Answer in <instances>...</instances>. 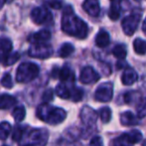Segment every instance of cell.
<instances>
[{"label": "cell", "instance_id": "1", "mask_svg": "<svg viewBox=\"0 0 146 146\" xmlns=\"http://www.w3.org/2000/svg\"><path fill=\"white\" fill-rule=\"evenodd\" d=\"M62 30L70 36L85 39L88 36V27L84 20L78 17L70 5L66 6L62 17Z\"/></svg>", "mask_w": 146, "mask_h": 146}, {"label": "cell", "instance_id": "2", "mask_svg": "<svg viewBox=\"0 0 146 146\" xmlns=\"http://www.w3.org/2000/svg\"><path fill=\"white\" fill-rule=\"evenodd\" d=\"M36 114L41 120L52 125H57L63 122L67 117V112L61 108L49 106L48 104H41L37 108Z\"/></svg>", "mask_w": 146, "mask_h": 146}, {"label": "cell", "instance_id": "3", "mask_svg": "<svg viewBox=\"0 0 146 146\" xmlns=\"http://www.w3.org/2000/svg\"><path fill=\"white\" fill-rule=\"evenodd\" d=\"M23 136L19 141L21 146H45L48 141L49 133L47 129L33 128L29 131L24 130Z\"/></svg>", "mask_w": 146, "mask_h": 146}, {"label": "cell", "instance_id": "4", "mask_svg": "<svg viewBox=\"0 0 146 146\" xmlns=\"http://www.w3.org/2000/svg\"><path fill=\"white\" fill-rule=\"evenodd\" d=\"M39 75V67L34 63L26 62L18 67L16 72V81L18 83L26 84L35 80Z\"/></svg>", "mask_w": 146, "mask_h": 146}, {"label": "cell", "instance_id": "5", "mask_svg": "<svg viewBox=\"0 0 146 146\" xmlns=\"http://www.w3.org/2000/svg\"><path fill=\"white\" fill-rule=\"evenodd\" d=\"M142 140V133L139 130H131L119 135L110 142V146H133Z\"/></svg>", "mask_w": 146, "mask_h": 146}, {"label": "cell", "instance_id": "6", "mask_svg": "<svg viewBox=\"0 0 146 146\" xmlns=\"http://www.w3.org/2000/svg\"><path fill=\"white\" fill-rule=\"evenodd\" d=\"M141 15H142V12L138 9H135L130 15L123 19L122 24H121L122 30L127 36H131L134 34V32L138 27L139 22H140Z\"/></svg>", "mask_w": 146, "mask_h": 146}, {"label": "cell", "instance_id": "7", "mask_svg": "<svg viewBox=\"0 0 146 146\" xmlns=\"http://www.w3.org/2000/svg\"><path fill=\"white\" fill-rule=\"evenodd\" d=\"M28 54L32 58L37 59H47L53 55V49L50 45L45 43L43 44H34L28 51Z\"/></svg>", "mask_w": 146, "mask_h": 146}, {"label": "cell", "instance_id": "8", "mask_svg": "<svg viewBox=\"0 0 146 146\" xmlns=\"http://www.w3.org/2000/svg\"><path fill=\"white\" fill-rule=\"evenodd\" d=\"M113 96V86L111 83L102 84L94 92V100L98 102H110Z\"/></svg>", "mask_w": 146, "mask_h": 146}, {"label": "cell", "instance_id": "9", "mask_svg": "<svg viewBox=\"0 0 146 146\" xmlns=\"http://www.w3.org/2000/svg\"><path fill=\"white\" fill-rule=\"evenodd\" d=\"M31 18L33 22L38 25H42L45 23H49L52 21V14L46 7H36L31 12Z\"/></svg>", "mask_w": 146, "mask_h": 146}, {"label": "cell", "instance_id": "10", "mask_svg": "<svg viewBox=\"0 0 146 146\" xmlns=\"http://www.w3.org/2000/svg\"><path fill=\"white\" fill-rule=\"evenodd\" d=\"M80 116H81V120L83 124H85L87 128H92V126H94V124H96V119H98V113L96 112V110H94L88 106L83 108Z\"/></svg>", "mask_w": 146, "mask_h": 146}, {"label": "cell", "instance_id": "11", "mask_svg": "<svg viewBox=\"0 0 146 146\" xmlns=\"http://www.w3.org/2000/svg\"><path fill=\"white\" fill-rule=\"evenodd\" d=\"M100 75L96 73L94 69H92V67H85L81 72L80 81L85 85H90V84L96 83L100 80Z\"/></svg>", "mask_w": 146, "mask_h": 146}, {"label": "cell", "instance_id": "12", "mask_svg": "<svg viewBox=\"0 0 146 146\" xmlns=\"http://www.w3.org/2000/svg\"><path fill=\"white\" fill-rule=\"evenodd\" d=\"M53 78H59L62 82H74L75 81V74L68 66H65L62 69L55 68L52 72Z\"/></svg>", "mask_w": 146, "mask_h": 146}, {"label": "cell", "instance_id": "13", "mask_svg": "<svg viewBox=\"0 0 146 146\" xmlns=\"http://www.w3.org/2000/svg\"><path fill=\"white\" fill-rule=\"evenodd\" d=\"M83 8L92 17H98L100 12V6L98 0H85L83 3Z\"/></svg>", "mask_w": 146, "mask_h": 146}, {"label": "cell", "instance_id": "14", "mask_svg": "<svg viewBox=\"0 0 146 146\" xmlns=\"http://www.w3.org/2000/svg\"><path fill=\"white\" fill-rule=\"evenodd\" d=\"M51 39V33L48 30H41L29 37V42L33 44H43Z\"/></svg>", "mask_w": 146, "mask_h": 146}, {"label": "cell", "instance_id": "15", "mask_svg": "<svg viewBox=\"0 0 146 146\" xmlns=\"http://www.w3.org/2000/svg\"><path fill=\"white\" fill-rule=\"evenodd\" d=\"M12 51V42L8 38H0V62L3 63Z\"/></svg>", "mask_w": 146, "mask_h": 146}, {"label": "cell", "instance_id": "16", "mask_svg": "<svg viewBox=\"0 0 146 146\" xmlns=\"http://www.w3.org/2000/svg\"><path fill=\"white\" fill-rule=\"evenodd\" d=\"M138 79L137 73L131 68H127L124 72H123L122 76H121V82L123 85L125 86H131L135 83Z\"/></svg>", "mask_w": 146, "mask_h": 146}, {"label": "cell", "instance_id": "17", "mask_svg": "<svg viewBox=\"0 0 146 146\" xmlns=\"http://www.w3.org/2000/svg\"><path fill=\"white\" fill-rule=\"evenodd\" d=\"M138 122V117L135 116L131 111H124L120 114V123L124 126L137 125Z\"/></svg>", "mask_w": 146, "mask_h": 146}, {"label": "cell", "instance_id": "18", "mask_svg": "<svg viewBox=\"0 0 146 146\" xmlns=\"http://www.w3.org/2000/svg\"><path fill=\"white\" fill-rule=\"evenodd\" d=\"M110 34L104 29H102L96 37V44L100 48H106L110 45Z\"/></svg>", "mask_w": 146, "mask_h": 146}, {"label": "cell", "instance_id": "19", "mask_svg": "<svg viewBox=\"0 0 146 146\" xmlns=\"http://www.w3.org/2000/svg\"><path fill=\"white\" fill-rule=\"evenodd\" d=\"M17 102L14 96L7 94H0V110H7L14 106Z\"/></svg>", "mask_w": 146, "mask_h": 146}, {"label": "cell", "instance_id": "20", "mask_svg": "<svg viewBox=\"0 0 146 146\" xmlns=\"http://www.w3.org/2000/svg\"><path fill=\"white\" fill-rule=\"evenodd\" d=\"M119 16H120V2L119 0H112L108 11V17L112 21H115L119 18Z\"/></svg>", "mask_w": 146, "mask_h": 146}, {"label": "cell", "instance_id": "21", "mask_svg": "<svg viewBox=\"0 0 146 146\" xmlns=\"http://www.w3.org/2000/svg\"><path fill=\"white\" fill-rule=\"evenodd\" d=\"M56 94L59 98L64 100H69L71 96V88H69L64 84H60L56 87Z\"/></svg>", "mask_w": 146, "mask_h": 146}, {"label": "cell", "instance_id": "22", "mask_svg": "<svg viewBox=\"0 0 146 146\" xmlns=\"http://www.w3.org/2000/svg\"><path fill=\"white\" fill-rule=\"evenodd\" d=\"M133 48L136 54L144 55L146 54V41L140 38H136L133 42Z\"/></svg>", "mask_w": 146, "mask_h": 146}, {"label": "cell", "instance_id": "23", "mask_svg": "<svg viewBox=\"0 0 146 146\" xmlns=\"http://www.w3.org/2000/svg\"><path fill=\"white\" fill-rule=\"evenodd\" d=\"M74 51H75V48H74L73 45L70 44V43H65V44L62 45L61 48H60L59 56L61 57V58H67V57L71 56V55L73 54Z\"/></svg>", "mask_w": 146, "mask_h": 146}, {"label": "cell", "instance_id": "24", "mask_svg": "<svg viewBox=\"0 0 146 146\" xmlns=\"http://www.w3.org/2000/svg\"><path fill=\"white\" fill-rule=\"evenodd\" d=\"M141 96L137 92H126L123 96V100H124L125 104H131L134 102H139L140 100Z\"/></svg>", "mask_w": 146, "mask_h": 146}, {"label": "cell", "instance_id": "25", "mask_svg": "<svg viewBox=\"0 0 146 146\" xmlns=\"http://www.w3.org/2000/svg\"><path fill=\"white\" fill-rule=\"evenodd\" d=\"M11 130H12V127L9 122H7V121L1 122V124H0V139L1 140H5L9 136Z\"/></svg>", "mask_w": 146, "mask_h": 146}, {"label": "cell", "instance_id": "26", "mask_svg": "<svg viewBox=\"0 0 146 146\" xmlns=\"http://www.w3.org/2000/svg\"><path fill=\"white\" fill-rule=\"evenodd\" d=\"M25 115H26L25 108L22 106H17V108H15L13 112H12V116H13V118L15 119L17 122L23 121L24 118H25Z\"/></svg>", "mask_w": 146, "mask_h": 146}, {"label": "cell", "instance_id": "27", "mask_svg": "<svg viewBox=\"0 0 146 146\" xmlns=\"http://www.w3.org/2000/svg\"><path fill=\"white\" fill-rule=\"evenodd\" d=\"M98 115L104 123H108L111 119V110L108 106H104L98 110Z\"/></svg>", "mask_w": 146, "mask_h": 146}, {"label": "cell", "instance_id": "28", "mask_svg": "<svg viewBox=\"0 0 146 146\" xmlns=\"http://www.w3.org/2000/svg\"><path fill=\"white\" fill-rule=\"evenodd\" d=\"M112 54H113V56L117 59L124 60L127 54L126 48H125V46H123V45H121V44L116 45L113 48V50H112Z\"/></svg>", "mask_w": 146, "mask_h": 146}, {"label": "cell", "instance_id": "29", "mask_svg": "<svg viewBox=\"0 0 146 146\" xmlns=\"http://www.w3.org/2000/svg\"><path fill=\"white\" fill-rule=\"evenodd\" d=\"M84 96V90L80 88L74 87L71 88V96H70V100L73 102H80Z\"/></svg>", "mask_w": 146, "mask_h": 146}, {"label": "cell", "instance_id": "30", "mask_svg": "<svg viewBox=\"0 0 146 146\" xmlns=\"http://www.w3.org/2000/svg\"><path fill=\"white\" fill-rule=\"evenodd\" d=\"M19 58H20L19 53H17V52L10 53V54L8 55L7 58L5 59V61L3 62V65L4 66H12L19 60Z\"/></svg>", "mask_w": 146, "mask_h": 146}, {"label": "cell", "instance_id": "31", "mask_svg": "<svg viewBox=\"0 0 146 146\" xmlns=\"http://www.w3.org/2000/svg\"><path fill=\"white\" fill-rule=\"evenodd\" d=\"M24 130H25V129H24L23 127L19 126V125H16L13 130V134H12V139H13V141L19 142V141L21 140L22 136H23Z\"/></svg>", "mask_w": 146, "mask_h": 146}, {"label": "cell", "instance_id": "32", "mask_svg": "<svg viewBox=\"0 0 146 146\" xmlns=\"http://www.w3.org/2000/svg\"><path fill=\"white\" fill-rule=\"evenodd\" d=\"M1 85L6 88H11L13 87V81L10 74H5L1 79Z\"/></svg>", "mask_w": 146, "mask_h": 146}, {"label": "cell", "instance_id": "33", "mask_svg": "<svg viewBox=\"0 0 146 146\" xmlns=\"http://www.w3.org/2000/svg\"><path fill=\"white\" fill-rule=\"evenodd\" d=\"M44 2L52 9H61L63 6L62 0H44Z\"/></svg>", "mask_w": 146, "mask_h": 146}, {"label": "cell", "instance_id": "34", "mask_svg": "<svg viewBox=\"0 0 146 146\" xmlns=\"http://www.w3.org/2000/svg\"><path fill=\"white\" fill-rule=\"evenodd\" d=\"M53 98H54V92H53V90L51 88L45 90L42 96V100H44L45 104H48L49 102H51L53 100Z\"/></svg>", "mask_w": 146, "mask_h": 146}, {"label": "cell", "instance_id": "35", "mask_svg": "<svg viewBox=\"0 0 146 146\" xmlns=\"http://www.w3.org/2000/svg\"><path fill=\"white\" fill-rule=\"evenodd\" d=\"M90 146H104V141L100 136H94L90 142Z\"/></svg>", "mask_w": 146, "mask_h": 146}, {"label": "cell", "instance_id": "36", "mask_svg": "<svg viewBox=\"0 0 146 146\" xmlns=\"http://www.w3.org/2000/svg\"><path fill=\"white\" fill-rule=\"evenodd\" d=\"M142 30H143V32L146 34V19H145V21L143 22V26H142Z\"/></svg>", "mask_w": 146, "mask_h": 146}, {"label": "cell", "instance_id": "37", "mask_svg": "<svg viewBox=\"0 0 146 146\" xmlns=\"http://www.w3.org/2000/svg\"><path fill=\"white\" fill-rule=\"evenodd\" d=\"M4 3H5V0H0V9L3 7Z\"/></svg>", "mask_w": 146, "mask_h": 146}, {"label": "cell", "instance_id": "38", "mask_svg": "<svg viewBox=\"0 0 146 146\" xmlns=\"http://www.w3.org/2000/svg\"><path fill=\"white\" fill-rule=\"evenodd\" d=\"M13 0H5V2H8V3H11Z\"/></svg>", "mask_w": 146, "mask_h": 146}, {"label": "cell", "instance_id": "39", "mask_svg": "<svg viewBox=\"0 0 146 146\" xmlns=\"http://www.w3.org/2000/svg\"><path fill=\"white\" fill-rule=\"evenodd\" d=\"M3 146H8V145H3Z\"/></svg>", "mask_w": 146, "mask_h": 146}, {"label": "cell", "instance_id": "40", "mask_svg": "<svg viewBox=\"0 0 146 146\" xmlns=\"http://www.w3.org/2000/svg\"><path fill=\"white\" fill-rule=\"evenodd\" d=\"M145 104H146V102H145Z\"/></svg>", "mask_w": 146, "mask_h": 146}, {"label": "cell", "instance_id": "41", "mask_svg": "<svg viewBox=\"0 0 146 146\" xmlns=\"http://www.w3.org/2000/svg\"><path fill=\"white\" fill-rule=\"evenodd\" d=\"M111 1H112V0H111Z\"/></svg>", "mask_w": 146, "mask_h": 146}]
</instances>
